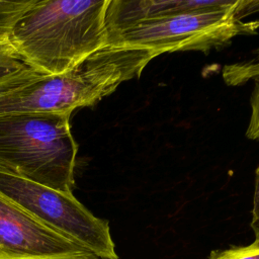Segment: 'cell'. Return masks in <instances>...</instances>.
I'll use <instances>...</instances> for the list:
<instances>
[{"label":"cell","instance_id":"30bf717a","mask_svg":"<svg viewBox=\"0 0 259 259\" xmlns=\"http://www.w3.org/2000/svg\"><path fill=\"white\" fill-rule=\"evenodd\" d=\"M208 259H259V247L250 244L244 247L212 251Z\"/></svg>","mask_w":259,"mask_h":259},{"label":"cell","instance_id":"6da1fadb","mask_svg":"<svg viewBox=\"0 0 259 259\" xmlns=\"http://www.w3.org/2000/svg\"><path fill=\"white\" fill-rule=\"evenodd\" d=\"M158 56L144 48L107 45L66 73H34L2 84L0 115L72 113L76 108L93 106L121 83L139 78Z\"/></svg>","mask_w":259,"mask_h":259},{"label":"cell","instance_id":"5b68a950","mask_svg":"<svg viewBox=\"0 0 259 259\" xmlns=\"http://www.w3.org/2000/svg\"><path fill=\"white\" fill-rule=\"evenodd\" d=\"M0 193L101 259H119L107 221L95 217L73 193L58 191L2 171Z\"/></svg>","mask_w":259,"mask_h":259},{"label":"cell","instance_id":"8fae6325","mask_svg":"<svg viewBox=\"0 0 259 259\" xmlns=\"http://www.w3.org/2000/svg\"><path fill=\"white\" fill-rule=\"evenodd\" d=\"M251 228L254 233V241L252 245L259 247V167L255 171V186L253 195Z\"/></svg>","mask_w":259,"mask_h":259},{"label":"cell","instance_id":"8992f818","mask_svg":"<svg viewBox=\"0 0 259 259\" xmlns=\"http://www.w3.org/2000/svg\"><path fill=\"white\" fill-rule=\"evenodd\" d=\"M88 253H92L88 248L0 193V259H51Z\"/></svg>","mask_w":259,"mask_h":259},{"label":"cell","instance_id":"277c9868","mask_svg":"<svg viewBox=\"0 0 259 259\" xmlns=\"http://www.w3.org/2000/svg\"><path fill=\"white\" fill-rule=\"evenodd\" d=\"M259 11V0H223L218 6L176 12L107 30L106 46H133L164 53L207 52L233 38L255 33L259 20L244 21Z\"/></svg>","mask_w":259,"mask_h":259},{"label":"cell","instance_id":"52a82bcc","mask_svg":"<svg viewBox=\"0 0 259 259\" xmlns=\"http://www.w3.org/2000/svg\"><path fill=\"white\" fill-rule=\"evenodd\" d=\"M223 79L230 86H239L254 82L250 96L251 114L246 131L249 140L259 141V50L249 60L226 65L223 68Z\"/></svg>","mask_w":259,"mask_h":259},{"label":"cell","instance_id":"7c38bea8","mask_svg":"<svg viewBox=\"0 0 259 259\" xmlns=\"http://www.w3.org/2000/svg\"><path fill=\"white\" fill-rule=\"evenodd\" d=\"M51 259H101V258L93 253H88V254H78V255H71V256H65V257L51 258Z\"/></svg>","mask_w":259,"mask_h":259},{"label":"cell","instance_id":"9c48e42d","mask_svg":"<svg viewBox=\"0 0 259 259\" xmlns=\"http://www.w3.org/2000/svg\"><path fill=\"white\" fill-rule=\"evenodd\" d=\"M35 2L36 0H0V41L9 37V34L15 23Z\"/></svg>","mask_w":259,"mask_h":259},{"label":"cell","instance_id":"ba28073f","mask_svg":"<svg viewBox=\"0 0 259 259\" xmlns=\"http://www.w3.org/2000/svg\"><path fill=\"white\" fill-rule=\"evenodd\" d=\"M38 73L28 67L16 54L8 38L0 41V85Z\"/></svg>","mask_w":259,"mask_h":259},{"label":"cell","instance_id":"7a4b0ae2","mask_svg":"<svg viewBox=\"0 0 259 259\" xmlns=\"http://www.w3.org/2000/svg\"><path fill=\"white\" fill-rule=\"evenodd\" d=\"M108 4L109 0H36L8 40L34 71L66 73L106 46Z\"/></svg>","mask_w":259,"mask_h":259},{"label":"cell","instance_id":"3957f363","mask_svg":"<svg viewBox=\"0 0 259 259\" xmlns=\"http://www.w3.org/2000/svg\"><path fill=\"white\" fill-rule=\"evenodd\" d=\"M72 113L0 115V171L65 193H73L78 145Z\"/></svg>","mask_w":259,"mask_h":259}]
</instances>
